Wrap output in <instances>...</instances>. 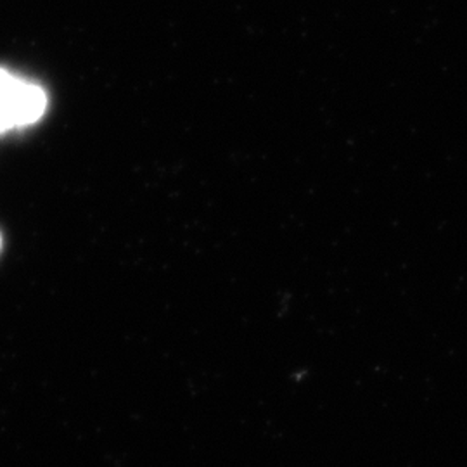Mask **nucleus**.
Listing matches in <instances>:
<instances>
[{"instance_id": "obj_1", "label": "nucleus", "mask_w": 467, "mask_h": 467, "mask_svg": "<svg viewBox=\"0 0 467 467\" xmlns=\"http://www.w3.org/2000/svg\"><path fill=\"white\" fill-rule=\"evenodd\" d=\"M47 96L42 87L0 67V134L32 125L44 115Z\"/></svg>"}, {"instance_id": "obj_2", "label": "nucleus", "mask_w": 467, "mask_h": 467, "mask_svg": "<svg viewBox=\"0 0 467 467\" xmlns=\"http://www.w3.org/2000/svg\"><path fill=\"white\" fill-rule=\"evenodd\" d=\"M0 244H2V241H0Z\"/></svg>"}]
</instances>
